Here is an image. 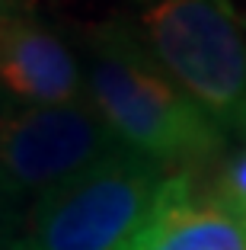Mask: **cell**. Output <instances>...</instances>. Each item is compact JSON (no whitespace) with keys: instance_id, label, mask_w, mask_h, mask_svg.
Instances as JSON below:
<instances>
[{"instance_id":"ba28073f","label":"cell","mask_w":246,"mask_h":250,"mask_svg":"<svg viewBox=\"0 0 246 250\" xmlns=\"http://www.w3.org/2000/svg\"><path fill=\"white\" fill-rule=\"evenodd\" d=\"M10 250H22V247H19V244H16V247H10Z\"/></svg>"},{"instance_id":"6da1fadb","label":"cell","mask_w":246,"mask_h":250,"mask_svg":"<svg viewBox=\"0 0 246 250\" xmlns=\"http://www.w3.org/2000/svg\"><path fill=\"white\" fill-rule=\"evenodd\" d=\"M87 103L115 141L134 154L179 170L211 157L224 132L198 109L147 55L131 22L109 20L87 36L83 48Z\"/></svg>"},{"instance_id":"5b68a950","label":"cell","mask_w":246,"mask_h":250,"mask_svg":"<svg viewBox=\"0 0 246 250\" xmlns=\"http://www.w3.org/2000/svg\"><path fill=\"white\" fill-rule=\"evenodd\" d=\"M0 96L7 106L87 100L80 48L29 13H0Z\"/></svg>"},{"instance_id":"8992f818","label":"cell","mask_w":246,"mask_h":250,"mask_svg":"<svg viewBox=\"0 0 246 250\" xmlns=\"http://www.w3.org/2000/svg\"><path fill=\"white\" fill-rule=\"evenodd\" d=\"M131 250H246V212L221 196H192L182 177Z\"/></svg>"},{"instance_id":"52a82bcc","label":"cell","mask_w":246,"mask_h":250,"mask_svg":"<svg viewBox=\"0 0 246 250\" xmlns=\"http://www.w3.org/2000/svg\"><path fill=\"white\" fill-rule=\"evenodd\" d=\"M3 212H7V208L0 206V250H10V247H16V244H7V237H3V234H7V225H3Z\"/></svg>"},{"instance_id":"277c9868","label":"cell","mask_w":246,"mask_h":250,"mask_svg":"<svg viewBox=\"0 0 246 250\" xmlns=\"http://www.w3.org/2000/svg\"><path fill=\"white\" fill-rule=\"evenodd\" d=\"M115 151L122 145L87 100L64 106H3L0 206L29 215L45 196Z\"/></svg>"},{"instance_id":"7a4b0ae2","label":"cell","mask_w":246,"mask_h":250,"mask_svg":"<svg viewBox=\"0 0 246 250\" xmlns=\"http://www.w3.org/2000/svg\"><path fill=\"white\" fill-rule=\"evenodd\" d=\"M131 29L224 138L246 141V26L230 0H141Z\"/></svg>"},{"instance_id":"3957f363","label":"cell","mask_w":246,"mask_h":250,"mask_svg":"<svg viewBox=\"0 0 246 250\" xmlns=\"http://www.w3.org/2000/svg\"><path fill=\"white\" fill-rule=\"evenodd\" d=\"M179 173L128 147L87 167L26 215L22 250H131L179 186Z\"/></svg>"}]
</instances>
